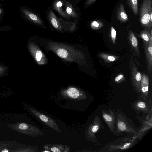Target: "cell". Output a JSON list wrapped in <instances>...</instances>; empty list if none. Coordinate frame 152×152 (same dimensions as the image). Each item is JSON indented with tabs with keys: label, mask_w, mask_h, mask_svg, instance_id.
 Segmentation results:
<instances>
[{
	"label": "cell",
	"mask_w": 152,
	"mask_h": 152,
	"mask_svg": "<svg viewBox=\"0 0 152 152\" xmlns=\"http://www.w3.org/2000/svg\"><path fill=\"white\" fill-rule=\"evenodd\" d=\"M48 49L56 53L64 60L74 62L80 65L85 64L84 54L77 49L64 44L53 42H48Z\"/></svg>",
	"instance_id": "6da1fadb"
},
{
	"label": "cell",
	"mask_w": 152,
	"mask_h": 152,
	"mask_svg": "<svg viewBox=\"0 0 152 152\" xmlns=\"http://www.w3.org/2000/svg\"><path fill=\"white\" fill-rule=\"evenodd\" d=\"M115 115L116 131L115 135L118 136L123 135L124 133L131 134L133 137L136 136L139 131V127L134 125L133 121L129 118L121 110L118 109L114 111Z\"/></svg>",
	"instance_id": "7a4b0ae2"
},
{
	"label": "cell",
	"mask_w": 152,
	"mask_h": 152,
	"mask_svg": "<svg viewBox=\"0 0 152 152\" xmlns=\"http://www.w3.org/2000/svg\"><path fill=\"white\" fill-rule=\"evenodd\" d=\"M137 140V139L132 137H121L108 142L99 151H120L127 150L134 145Z\"/></svg>",
	"instance_id": "3957f363"
},
{
	"label": "cell",
	"mask_w": 152,
	"mask_h": 152,
	"mask_svg": "<svg viewBox=\"0 0 152 152\" xmlns=\"http://www.w3.org/2000/svg\"><path fill=\"white\" fill-rule=\"evenodd\" d=\"M151 15L152 0H143L140 10V22L143 27L150 31L152 30V23L150 20Z\"/></svg>",
	"instance_id": "277c9868"
},
{
	"label": "cell",
	"mask_w": 152,
	"mask_h": 152,
	"mask_svg": "<svg viewBox=\"0 0 152 152\" xmlns=\"http://www.w3.org/2000/svg\"><path fill=\"white\" fill-rule=\"evenodd\" d=\"M100 129H105V128L100 118L98 115H96L88 125L85 133L86 139L99 146L102 145L99 141L96 134Z\"/></svg>",
	"instance_id": "5b68a950"
},
{
	"label": "cell",
	"mask_w": 152,
	"mask_h": 152,
	"mask_svg": "<svg viewBox=\"0 0 152 152\" xmlns=\"http://www.w3.org/2000/svg\"><path fill=\"white\" fill-rule=\"evenodd\" d=\"M9 127L18 132L35 137L44 134L38 128L26 123H18L10 125Z\"/></svg>",
	"instance_id": "8992f818"
},
{
	"label": "cell",
	"mask_w": 152,
	"mask_h": 152,
	"mask_svg": "<svg viewBox=\"0 0 152 152\" xmlns=\"http://www.w3.org/2000/svg\"><path fill=\"white\" fill-rule=\"evenodd\" d=\"M152 112H151L146 118L144 119L141 117L136 115V117L140 124V126L137 135L132 137L134 138L141 139L145 135L146 132L152 127Z\"/></svg>",
	"instance_id": "52a82bcc"
},
{
	"label": "cell",
	"mask_w": 152,
	"mask_h": 152,
	"mask_svg": "<svg viewBox=\"0 0 152 152\" xmlns=\"http://www.w3.org/2000/svg\"><path fill=\"white\" fill-rule=\"evenodd\" d=\"M29 109L34 115L48 126L55 131L60 133L61 132L56 122L51 118L32 108L30 107Z\"/></svg>",
	"instance_id": "ba28073f"
},
{
	"label": "cell",
	"mask_w": 152,
	"mask_h": 152,
	"mask_svg": "<svg viewBox=\"0 0 152 152\" xmlns=\"http://www.w3.org/2000/svg\"><path fill=\"white\" fill-rule=\"evenodd\" d=\"M61 94L65 99L81 100L86 99L87 98L86 94L82 91L73 87L63 91Z\"/></svg>",
	"instance_id": "9c48e42d"
},
{
	"label": "cell",
	"mask_w": 152,
	"mask_h": 152,
	"mask_svg": "<svg viewBox=\"0 0 152 152\" xmlns=\"http://www.w3.org/2000/svg\"><path fill=\"white\" fill-rule=\"evenodd\" d=\"M114 111V109L110 108L102 111L104 121L107 125L110 131L114 134H115L116 129V117Z\"/></svg>",
	"instance_id": "30bf717a"
},
{
	"label": "cell",
	"mask_w": 152,
	"mask_h": 152,
	"mask_svg": "<svg viewBox=\"0 0 152 152\" xmlns=\"http://www.w3.org/2000/svg\"><path fill=\"white\" fill-rule=\"evenodd\" d=\"M147 101L137 99L131 104V105L135 112H141L148 114L152 112L151 99Z\"/></svg>",
	"instance_id": "8fae6325"
},
{
	"label": "cell",
	"mask_w": 152,
	"mask_h": 152,
	"mask_svg": "<svg viewBox=\"0 0 152 152\" xmlns=\"http://www.w3.org/2000/svg\"><path fill=\"white\" fill-rule=\"evenodd\" d=\"M29 50L36 61L39 65H44L47 63V59L44 53L34 42L28 44Z\"/></svg>",
	"instance_id": "7c38bea8"
},
{
	"label": "cell",
	"mask_w": 152,
	"mask_h": 152,
	"mask_svg": "<svg viewBox=\"0 0 152 152\" xmlns=\"http://www.w3.org/2000/svg\"><path fill=\"white\" fill-rule=\"evenodd\" d=\"M131 76L134 90L137 93H139L140 91L142 76L141 73L138 71L137 67L134 64L133 65Z\"/></svg>",
	"instance_id": "4fadbf2b"
},
{
	"label": "cell",
	"mask_w": 152,
	"mask_h": 152,
	"mask_svg": "<svg viewBox=\"0 0 152 152\" xmlns=\"http://www.w3.org/2000/svg\"><path fill=\"white\" fill-rule=\"evenodd\" d=\"M149 85V79L148 76L143 74L141 80L140 97L146 101L148 99Z\"/></svg>",
	"instance_id": "5bb4252c"
},
{
	"label": "cell",
	"mask_w": 152,
	"mask_h": 152,
	"mask_svg": "<svg viewBox=\"0 0 152 152\" xmlns=\"http://www.w3.org/2000/svg\"><path fill=\"white\" fill-rule=\"evenodd\" d=\"M43 148L53 152H68L70 149L69 147L67 145L59 144L46 145L44 146Z\"/></svg>",
	"instance_id": "9a60e30c"
},
{
	"label": "cell",
	"mask_w": 152,
	"mask_h": 152,
	"mask_svg": "<svg viewBox=\"0 0 152 152\" xmlns=\"http://www.w3.org/2000/svg\"><path fill=\"white\" fill-rule=\"evenodd\" d=\"M143 45L148 66L150 73L152 68V42L148 43L143 41Z\"/></svg>",
	"instance_id": "2e32d148"
},
{
	"label": "cell",
	"mask_w": 152,
	"mask_h": 152,
	"mask_svg": "<svg viewBox=\"0 0 152 152\" xmlns=\"http://www.w3.org/2000/svg\"><path fill=\"white\" fill-rule=\"evenodd\" d=\"M22 10L26 17L31 21L39 25L42 24L41 20L36 15L24 8L22 9Z\"/></svg>",
	"instance_id": "e0dca14e"
},
{
	"label": "cell",
	"mask_w": 152,
	"mask_h": 152,
	"mask_svg": "<svg viewBox=\"0 0 152 152\" xmlns=\"http://www.w3.org/2000/svg\"><path fill=\"white\" fill-rule=\"evenodd\" d=\"M116 15L117 19L121 23L126 22L128 20V17L122 3L119 4L116 11Z\"/></svg>",
	"instance_id": "ac0fdd59"
},
{
	"label": "cell",
	"mask_w": 152,
	"mask_h": 152,
	"mask_svg": "<svg viewBox=\"0 0 152 152\" xmlns=\"http://www.w3.org/2000/svg\"><path fill=\"white\" fill-rule=\"evenodd\" d=\"M48 18L52 26L57 29L61 31L60 23L53 12L50 10L48 13Z\"/></svg>",
	"instance_id": "d6986e66"
},
{
	"label": "cell",
	"mask_w": 152,
	"mask_h": 152,
	"mask_svg": "<svg viewBox=\"0 0 152 152\" xmlns=\"http://www.w3.org/2000/svg\"><path fill=\"white\" fill-rule=\"evenodd\" d=\"M129 38L131 48L137 54H139L137 39L134 33L131 31L129 32Z\"/></svg>",
	"instance_id": "ffe728a7"
},
{
	"label": "cell",
	"mask_w": 152,
	"mask_h": 152,
	"mask_svg": "<svg viewBox=\"0 0 152 152\" xmlns=\"http://www.w3.org/2000/svg\"><path fill=\"white\" fill-rule=\"evenodd\" d=\"M54 9L56 10L60 15L64 17L67 18L69 16L63 10L62 8V3L59 0L56 1L53 4Z\"/></svg>",
	"instance_id": "44dd1931"
},
{
	"label": "cell",
	"mask_w": 152,
	"mask_h": 152,
	"mask_svg": "<svg viewBox=\"0 0 152 152\" xmlns=\"http://www.w3.org/2000/svg\"><path fill=\"white\" fill-rule=\"evenodd\" d=\"M140 35L143 41L148 43L152 42V34L149 31L146 29L142 30L141 32Z\"/></svg>",
	"instance_id": "7402d4cb"
},
{
	"label": "cell",
	"mask_w": 152,
	"mask_h": 152,
	"mask_svg": "<svg viewBox=\"0 0 152 152\" xmlns=\"http://www.w3.org/2000/svg\"><path fill=\"white\" fill-rule=\"evenodd\" d=\"M127 3L135 15L138 12V3L137 0H127Z\"/></svg>",
	"instance_id": "603a6c76"
},
{
	"label": "cell",
	"mask_w": 152,
	"mask_h": 152,
	"mask_svg": "<svg viewBox=\"0 0 152 152\" xmlns=\"http://www.w3.org/2000/svg\"><path fill=\"white\" fill-rule=\"evenodd\" d=\"M66 6V12L70 16L76 18L78 16L77 14L75 11L72 5L68 2L65 3Z\"/></svg>",
	"instance_id": "cb8c5ba5"
},
{
	"label": "cell",
	"mask_w": 152,
	"mask_h": 152,
	"mask_svg": "<svg viewBox=\"0 0 152 152\" xmlns=\"http://www.w3.org/2000/svg\"><path fill=\"white\" fill-rule=\"evenodd\" d=\"M103 25L102 22L100 21H94L91 23V27L94 29H97L101 28Z\"/></svg>",
	"instance_id": "d4e9b609"
},
{
	"label": "cell",
	"mask_w": 152,
	"mask_h": 152,
	"mask_svg": "<svg viewBox=\"0 0 152 152\" xmlns=\"http://www.w3.org/2000/svg\"><path fill=\"white\" fill-rule=\"evenodd\" d=\"M111 35L112 40L113 43L115 44L116 35V32L113 27H111Z\"/></svg>",
	"instance_id": "484cf974"
},
{
	"label": "cell",
	"mask_w": 152,
	"mask_h": 152,
	"mask_svg": "<svg viewBox=\"0 0 152 152\" xmlns=\"http://www.w3.org/2000/svg\"><path fill=\"white\" fill-rule=\"evenodd\" d=\"M7 69V67L0 65V77L3 75Z\"/></svg>",
	"instance_id": "4316f807"
},
{
	"label": "cell",
	"mask_w": 152,
	"mask_h": 152,
	"mask_svg": "<svg viewBox=\"0 0 152 152\" xmlns=\"http://www.w3.org/2000/svg\"><path fill=\"white\" fill-rule=\"evenodd\" d=\"M123 77L122 75H120L117 76L115 79V81L116 82L119 81Z\"/></svg>",
	"instance_id": "83f0119b"
},
{
	"label": "cell",
	"mask_w": 152,
	"mask_h": 152,
	"mask_svg": "<svg viewBox=\"0 0 152 152\" xmlns=\"http://www.w3.org/2000/svg\"><path fill=\"white\" fill-rule=\"evenodd\" d=\"M96 0H87L86 4L88 5H89L92 4Z\"/></svg>",
	"instance_id": "f1b7e54d"
},
{
	"label": "cell",
	"mask_w": 152,
	"mask_h": 152,
	"mask_svg": "<svg viewBox=\"0 0 152 152\" xmlns=\"http://www.w3.org/2000/svg\"><path fill=\"white\" fill-rule=\"evenodd\" d=\"M107 58L110 61H114L115 60V58L112 56H108Z\"/></svg>",
	"instance_id": "f546056e"
},
{
	"label": "cell",
	"mask_w": 152,
	"mask_h": 152,
	"mask_svg": "<svg viewBox=\"0 0 152 152\" xmlns=\"http://www.w3.org/2000/svg\"><path fill=\"white\" fill-rule=\"evenodd\" d=\"M1 9H0V14H1Z\"/></svg>",
	"instance_id": "4dcf8cb0"
}]
</instances>
